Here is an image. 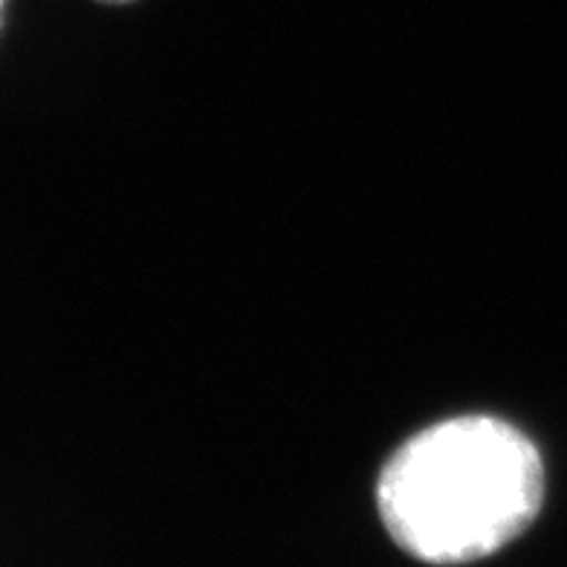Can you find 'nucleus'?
I'll return each mask as SVG.
<instances>
[{
    "instance_id": "obj_1",
    "label": "nucleus",
    "mask_w": 567,
    "mask_h": 567,
    "mask_svg": "<svg viewBox=\"0 0 567 567\" xmlns=\"http://www.w3.org/2000/svg\"><path fill=\"white\" fill-rule=\"evenodd\" d=\"M545 507L536 443L493 414L425 425L377 478V513L396 547L434 567L489 559Z\"/></svg>"
},
{
    "instance_id": "obj_2",
    "label": "nucleus",
    "mask_w": 567,
    "mask_h": 567,
    "mask_svg": "<svg viewBox=\"0 0 567 567\" xmlns=\"http://www.w3.org/2000/svg\"><path fill=\"white\" fill-rule=\"evenodd\" d=\"M96 3H105V7H127V3H134V0H96Z\"/></svg>"
},
{
    "instance_id": "obj_3",
    "label": "nucleus",
    "mask_w": 567,
    "mask_h": 567,
    "mask_svg": "<svg viewBox=\"0 0 567 567\" xmlns=\"http://www.w3.org/2000/svg\"><path fill=\"white\" fill-rule=\"evenodd\" d=\"M3 12H7V0H0V27H3Z\"/></svg>"
}]
</instances>
